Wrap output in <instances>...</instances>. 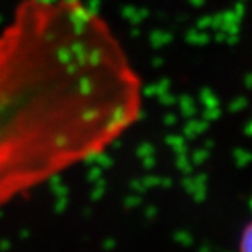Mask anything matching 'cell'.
<instances>
[{
  "label": "cell",
  "instance_id": "obj_1",
  "mask_svg": "<svg viewBox=\"0 0 252 252\" xmlns=\"http://www.w3.org/2000/svg\"><path fill=\"white\" fill-rule=\"evenodd\" d=\"M141 87L81 0H22L0 31V208L103 152L140 113Z\"/></svg>",
  "mask_w": 252,
  "mask_h": 252
},
{
  "label": "cell",
  "instance_id": "obj_2",
  "mask_svg": "<svg viewBox=\"0 0 252 252\" xmlns=\"http://www.w3.org/2000/svg\"><path fill=\"white\" fill-rule=\"evenodd\" d=\"M240 252H252V223H249L242 234Z\"/></svg>",
  "mask_w": 252,
  "mask_h": 252
}]
</instances>
